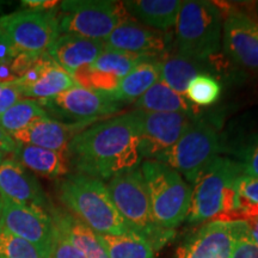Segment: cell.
Wrapping results in <instances>:
<instances>
[{"label":"cell","mask_w":258,"mask_h":258,"mask_svg":"<svg viewBox=\"0 0 258 258\" xmlns=\"http://www.w3.org/2000/svg\"><path fill=\"white\" fill-rule=\"evenodd\" d=\"M67 159L77 173L111 179L140 165V127L134 110L96 122L72 139Z\"/></svg>","instance_id":"1"},{"label":"cell","mask_w":258,"mask_h":258,"mask_svg":"<svg viewBox=\"0 0 258 258\" xmlns=\"http://www.w3.org/2000/svg\"><path fill=\"white\" fill-rule=\"evenodd\" d=\"M59 195L63 205L97 234L133 233L118 214L103 180L72 173L59 182Z\"/></svg>","instance_id":"2"},{"label":"cell","mask_w":258,"mask_h":258,"mask_svg":"<svg viewBox=\"0 0 258 258\" xmlns=\"http://www.w3.org/2000/svg\"><path fill=\"white\" fill-rule=\"evenodd\" d=\"M243 175L238 161L226 156L214 158L194 183L188 221H227L235 208L238 182Z\"/></svg>","instance_id":"3"},{"label":"cell","mask_w":258,"mask_h":258,"mask_svg":"<svg viewBox=\"0 0 258 258\" xmlns=\"http://www.w3.org/2000/svg\"><path fill=\"white\" fill-rule=\"evenodd\" d=\"M222 10L215 3L182 2L175 25L177 53L196 61L218 53L222 43Z\"/></svg>","instance_id":"4"},{"label":"cell","mask_w":258,"mask_h":258,"mask_svg":"<svg viewBox=\"0 0 258 258\" xmlns=\"http://www.w3.org/2000/svg\"><path fill=\"white\" fill-rule=\"evenodd\" d=\"M106 188L118 214L133 233L145 238L154 250L171 239L173 231L164 230L153 220L146 182L140 167L112 177Z\"/></svg>","instance_id":"5"},{"label":"cell","mask_w":258,"mask_h":258,"mask_svg":"<svg viewBox=\"0 0 258 258\" xmlns=\"http://www.w3.org/2000/svg\"><path fill=\"white\" fill-rule=\"evenodd\" d=\"M140 170L154 222L164 230L173 231L188 217L192 189L176 170L158 160H145Z\"/></svg>","instance_id":"6"},{"label":"cell","mask_w":258,"mask_h":258,"mask_svg":"<svg viewBox=\"0 0 258 258\" xmlns=\"http://www.w3.org/2000/svg\"><path fill=\"white\" fill-rule=\"evenodd\" d=\"M129 17L122 2L110 0L62 2L57 15L60 35H77L103 42Z\"/></svg>","instance_id":"7"},{"label":"cell","mask_w":258,"mask_h":258,"mask_svg":"<svg viewBox=\"0 0 258 258\" xmlns=\"http://www.w3.org/2000/svg\"><path fill=\"white\" fill-rule=\"evenodd\" d=\"M220 153V135L207 121L194 118L190 127L172 147L153 160L166 164L195 183L203 170Z\"/></svg>","instance_id":"8"},{"label":"cell","mask_w":258,"mask_h":258,"mask_svg":"<svg viewBox=\"0 0 258 258\" xmlns=\"http://www.w3.org/2000/svg\"><path fill=\"white\" fill-rule=\"evenodd\" d=\"M0 29L19 53L40 57L60 36L59 18L54 10L25 9L0 17Z\"/></svg>","instance_id":"9"},{"label":"cell","mask_w":258,"mask_h":258,"mask_svg":"<svg viewBox=\"0 0 258 258\" xmlns=\"http://www.w3.org/2000/svg\"><path fill=\"white\" fill-rule=\"evenodd\" d=\"M44 110L70 123H96L97 120L110 117L122 108L109 93L97 92L76 85L60 95L37 101Z\"/></svg>","instance_id":"10"},{"label":"cell","mask_w":258,"mask_h":258,"mask_svg":"<svg viewBox=\"0 0 258 258\" xmlns=\"http://www.w3.org/2000/svg\"><path fill=\"white\" fill-rule=\"evenodd\" d=\"M3 200L0 225L34 245L43 258L49 257L55 226L44 208Z\"/></svg>","instance_id":"11"},{"label":"cell","mask_w":258,"mask_h":258,"mask_svg":"<svg viewBox=\"0 0 258 258\" xmlns=\"http://www.w3.org/2000/svg\"><path fill=\"white\" fill-rule=\"evenodd\" d=\"M134 111L140 127L141 156L146 160H153L172 147L195 118V116L180 112Z\"/></svg>","instance_id":"12"},{"label":"cell","mask_w":258,"mask_h":258,"mask_svg":"<svg viewBox=\"0 0 258 258\" xmlns=\"http://www.w3.org/2000/svg\"><path fill=\"white\" fill-rule=\"evenodd\" d=\"M222 46L241 69L258 72V16L230 9L224 16Z\"/></svg>","instance_id":"13"},{"label":"cell","mask_w":258,"mask_h":258,"mask_svg":"<svg viewBox=\"0 0 258 258\" xmlns=\"http://www.w3.org/2000/svg\"><path fill=\"white\" fill-rule=\"evenodd\" d=\"M147 60L152 59L105 48L95 62L77 71L73 79L77 85L85 89L112 93L134 67Z\"/></svg>","instance_id":"14"},{"label":"cell","mask_w":258,"mask_h":258,"mask_svg":"<svg viewBox=\"0 0 258 258\" xmlns=\"http://www.w3.org/2000/svg\"><path fill=\"white\" fill-rule=\"evenodd\" d=\"M220 153L238 161L245 176L258 177V106L231 121L220 137Z\"/></svg>","instance_id":"15"},{"label":"cell","mask_w":258,"mask_h":258,"mask_svg":"<svg viewBox=\"0 0 258 258\" xmlns=\"http://www.w3.org/2000/svg\"><path fill=\"white\" fill-rule=\"evenodd\" d=\"M241 221H209L177 250L176 258H230Z\"/></svg>","instance_id":"16"},{"label":"cell","mask_w":258,"mask_h":258,"mask_svg":"<svg viewBox=\"0 0 258 258\" xmlns=\"http://www.w3.org/2000/svg\"><path fill=\"white\" fill-rule=\"evenodd\" d=\"M104 44L108 49L157 59L165 54L169 41L165 32L154 30L129 17L109 35Z\"/></svg>","instance_id":"17"},{"label":"cell","mask_w":258,"mask_h":258,"mask_svg":"<svg viewBox=\"0 0 258 258\" xmlns=\"http://www.w3.org/2000/svg\"><path fill=\"white\" fill-rule=\"evenodd\" d=\"M91 124L93 123L90 122L70 123V122L54 120L47 116L11 137L18 144L66 152L72 139Z\"/></svg>","instance_id":"18"},{"label":"cell","mask_w":258,"mask_h":258,"mask_svg":"<svg viewBox=\"0 0 258 258\" xmlns=\"http://www.w3.org/2000/svg\"><path fill=\"white\" fill-rule=\"evenodd\" d=\"M0 196L19 205L44 207L47 198L40 183L15 159L0 164Z\"/></svg>","instance_id":"19"},{"label":"cell","mask_w":258,"mask_h":258,"mask_svg":"<svg viewBox=\"0 0 258 258\" xmlns=\"http://www.w3.org/2000/svg\"><path fill=\"white\" fill-rule=\"evenodd\" d=\"M104 49L105 44L103 41L61 34L51 44L47 54L73 78L77 71L95 62Z\"/></svg>","instance_id":"20"},{"label":"cell","mask_w":258,"mask_h":258,"mask_svg":"<svg viewBox=\"0 0 258 258\" xmlns=\"http://www.w3.org/2000/svg\"><path fill=\"white\" fill-rule=\"evenodd\" d=\"M127 14L148 28L165 32L176 25L182 5L179 0H129L122 2Z\"/></svg>","instance_id":"21"},{"label":"cell","mask_w":258,"mask_h":258,"mask_svg":"<svg viewBox=\"0 0 258 258\" xmlns=\"http://www.w3.org/2000/svg\"><path fill=\"white\" fill-rule=\"evenodd\" d=\"M14 159L25 169L47 178L66 176L70 171L67 153L47 150L31 145L18 144L14 151Z\"/></svg>","instance_id":"22"},{"label":"cell","mask_w":258,"mask_h":258,"mask_svg":"<svg viewBox=\"0 0 258 258\" xmlns=\"http://www.w3.org/2000/svg\"><path fill=\"white\" fill-rule=\"evenodd\" d=\"M54 225L86 258H109L98 234L72 214L54 211Z\"/></svg>","instance_id":"23"},{"label":"cell","mask_w":258,"mask_h":258,"mask_svg":"<svg viewBox=\"0 0 258 258\" xmlns=\"http://www.w3.org/2000/svg\"><path fill=\"white\" fill-rule=\"evenodd\" d=\"M76 85L72 76L61 69L47 54L38 78L30 85L22 86L18 90L22 97L42 101L60 95Z\"/></svg>","instance_id":"24"},{"label":"cell","mask_w":258,"mask_h":258,"mask_svg":"<svg viewBox=\"0 0 258 258\" xmlns=\"http://www.w3.org/2000/svg\"><path fill=\"white\" fill-rule=\"evenodd\" d=\"M160 77V61L152 59L139 63L121 80L118 88L109 93L118 103L135 102L153 86Z\"/></svg>","instance_id":"25"},{"label":"cell","mask_w":258,"mask_h":258,"mask_svg":"<svg viewBox=\"0 0 258 258\" xmlns=\"http://www.w3.org/2000/svg\"><path fill=\"white\" fill-rule=\"evenodd\" d=\"M134 106L135 110L147 112H180L195 116V108L186 97L173 91L160 80L135 101Z\"/></svg>","instance_id":"26"},{"label":"cell","mask_w":258,"mask_h":258,"mask_svg":"<svg viewBox=\"0 0 258 258\" xmlns=\"http://www.w3.org/2000/svg\"><path fill=\"white\" fill-rule=\"evenodd\" d=\"M202 73L207 72H203L201 61L189 59L178 53L165 56L160 61L159 80L182 96H185L190 82Z\"/></svg>","instance_id":"27"},{"label":"cell","mask_w":258,"mask_h":258,"mask_svg":"<svg viewBox=\"0 0 258 258\" xmlns=\"http://www.w3.org/2000/svg\"><path fill=\"white\" fill-rule=\"evenodd\" d=\"M109 258H153L154 249L135 233L98 234Z\"/></svg>","instance_id":"28"},{"label":"cell","mask_w":258,"mask_h":258,"mask_svg":"<svg viewBox=\"0 0 258 258\" xmlns=\"http://www.w3.org/2000/svg\"><path fill=\"white\" fill-rule=\"evenodd\" d=\"M47 116H49L48 112L36 99L22 98L0 115V128L14 135Z\"/></svg>","instance_id":"29"},{"label":"cell","mask_w":258,"mask_h":258,"mask_svg":"<svg viewBox=\"0 0 258 258\" xmlns=\"http://www.w3.org/2000/svg\"><path fill=\"white\" fill-rule=\"evenodd\" d=\"M258 217V177L243 175L237 186L235 208L227 221H249Z\"/></svg>","instance_id":"30"},{"label":"cell","mask_w":258,"mask_h":258,"mask_svg":"<svg viewBox=\"0 0 258 258\" xmlns=\"http://www.w3.org/2000/svg\"><path fill=\"white\" fill-rule=\"evenodd\" d=\"M221 84L208 73L196 76L186 89L185 97L190 103L199 106H211L220 98Z\"/></svg>","instance_id":"31"},{"label":"cell","mask_w":258,"mask_h":258,"mask_svg":"<svg viewBox=\"0 0 258 258\" xmlns=\"http://www.w3.org/2000/svg\"><path fill=\"white\" fill-rule=\"evenodd\" d=\"M0 258H43L36 247L0 225Z\"/></svg>","instance_id":"32"},{"label":"cell","mask_w":258,"mask_h":258,"mask_svg":"<svg viewBox=\"0 0 258 258\" xmlns=\"http://www.w3.org/2000/svg\"><path fill=\"white\" fill-rule=\"evenodd\" d=\"M230 258H258V245L251 235L246 222L241 221Z\"/></svg>","instance_id":"33"},{"label":"cell","mask_w":258,"mask_h":258,"mask_svg":"<svg viewBox=\"0 0 258 258\" xmlns=\"http://www.w3.org/2000/svg\"><path fill=\"white\" fill-rule=\"evenodd\" d=\"M55 226V225H54ZM48 258H86L71 241L55 227L53 244Z\"/></svg>","instance_id":"34"},{"label":"cell","mask_w":258,"mask_h":258,"mask_svg":"<svg viewBox=\"0 0 258 258\" xmlns=\"http://www.w3.org/2000/svg\"><path fill=\"white\" fill-rule=\"evenodd\" d=\"M21 93L12 83H0V115L21 99Z\"/></svg>","instance_id":"35"},{"label":"cell","mask_w":258,"mask_h":258,"mask_svg":"<svg viewBox=\"0 0 258 258\" xmlns=\"http://www.w3.org/2000/svg\"><path fill=\"white\" fill-rule=\"evenodd\" d=\"M19 54L8 35L0 29V64H10Z\"/></svg>","instance_id":"36"},{"label":"cell","mask_w":258,"mask_h":258,"mask_svg":"<svg viewBox=\"0 0 258 258\" xmlns=\"http://www.w3.org/2000/svg\"><path fill=\"white\" fill-rule=\"evenodd\" d=\"M16 146H17V143L12 139L11 135L0 128V152L3 154L14 153Z\"/></svg>","instance_id":"37"},{"label":"cell","mask_w":258,"mask_h":258,"mask_svg":"<svg viewBox=\"0 0 258 258\" xmlns=\"http://www.w3.org/2000/svg\"><path fill=\"white\" fill-rule=\"evenodd\" d=\"M57 4H60V3L47 2V0H25V2H22V5L24 8L32 10H51L57 6Z\"/></svg>","instance_id":"38"},{"label":"cell","mask_w":258,"mask_h":258,"mask_svg":"<svg viewBox=\"0 0 258 258\" xmlns=\"http://www.w3.org/2000/svg\"><path fill=\"white\" fill-rule=\"evenodd\" d=\"M246 225H247V227H249L251 235H252L254 241H256L258 245V217L251 219V220H249V221H246Z\"/></svg>","instance_id":"39"},{"label":"cell","mask_w":258,"mask_h":258,"mask_svg":"<svg viewBox=\"0 0 258 258\" xmlns=\"http://www.w3.org/2000/svg\"><path fill=\"white\" fill-rule=\"evenodd\" d=\"M2 212H3V200H2V196H0V217H2Z\"/></svg>","instance_id":"40"},{"label":"cell","mask_w":258,"mask_h":258,"mask_svg":"<svg viewBox=\"0 0 258 258\" xmlns=\"http://www.w3.org/2000/svg\"><path fill=\"white\" fill-rule=\"evenodd\" d=\"M3 158H4V154H3L2 152H0V164H2V161L4 160V159H3Z\"/></svg>","instance_id":"41"},{"label":"cell","mask_w":258,"mask_h":258,"mask_svg":"<svg viewBox=\"0 0 258 258\" xmlns=\"http://www.w3.org/2000/svg\"><path fill=\"white\" fill-rule=\"evenodd\" d=\"M256 12H257V16H258V2L256 3Z\"/></svg>","instance_id":"42"}]
</instances>
